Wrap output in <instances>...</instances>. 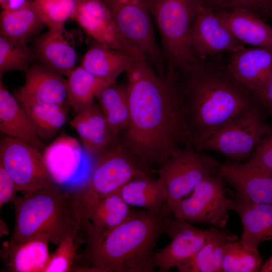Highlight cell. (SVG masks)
I'll use <instances>...</instances> for the list:
<instances>
[{
    "label": "cell",
    "mask_w": 272,
    "mask_h": 272,
    "mask_svg": "<svg viewBox=\"0 0 272 272\" xmlns=\"http://www.w3.org/2000/svg\"><path fill=\"white\" fill-rule=\"evenodd\" d=\"M129 121L118 136L146 166L159 167L181 148L192 147L182 108L171 83L146 61L126 72Z\"/></svg>",
    "instance_id": "1"
},
{
    "label": "cell",
    "mask_w": 272,
    "mask_h": 272,
    "mask_svg": "<svg viewBox=\"0 0 272 272\" xmlns=\"http://www.w3.org/2000/svg\"><path fill=\"white\" fill-rule=\"evenodd\" d=\"M164 78L177 94L194 149L235 116L261 106L231 75L223 54L198 59Z\"/></svg>",
    "instance_id": "2"
},
{
    "label": "cell",
    "mask_w": 272,
    "mask_h": 272,
    "mask_svg": "<svg viewBox=\"0 0 272 272\" xmlns=\"http://www.w3.org/2000/svg\"><path fill=\"white\" fill-rule=\"evenodd\" d=\"M173 217L167 203L156 211L132 210L126 220L108 230L87 223V247L76 258L84 265L76 271H154L157 243Z\"/></svg>",
    "instance_id": "3"
},
{
    "label": "cell",
    "mask_w": 272,
    "mask_h": 272,
    "mask_svg": "<svg viewBox=\"0 0 272 272\" xmlns=\"http://www.w3.org/2000/svg\"><path fill=\"white\" fill-rule=\"evenodd\" d=\"M16 219L10 241L21 243L44 237L58 245L81 226L72 212L71 194L57 185L46 187L15 197Z\"/></svg>",
    "instance_id": "4"
},
{
    "label": "cell",
    "mask_w": 272,
    "mask_h": 272,
    "mask_svg": "<svg viewBox=\"0 0 272 272\" xmlns=\"http://www.w3.org/2000/svg\"><path fill=\"white\" fill-rule=\"evenodd\" d=\"M156 172L144 164L118 137L97 156L85 187L71 195L74 218L82 225L88 211L96 202L131 181L154 179Z\"/></svg>",
    "instance_id": "5"
},
{
    "label": "cell",
    "mask_w": 272,
    "mask_h": 272,
    "mask_svg": "<svg viewBox=\"0 0 272 272\" xmlns=\"http://www.w3.org/2000/svg\"><path fill=\"white\" fill-rule=\"evenodd\" d=\"M201 0H147L162 43L166 72L196 62L189 37Z\"/></svg>",
    "instance_id": "6"
},
{
    "label": "cell",
    "mask_w": 272,
    "mask_h": 272,
    "mask_svg": "<svg viewBox=\"0 0 272 272\" xmlns=\"http://www.w3.org/2000/svg\"><path fill=\"white\" fill-rule=\"evenodd\" d=\"M261 106L234 117L195 150L214 151L235 162L249 158L261 140L272 131Z\"/></svg>",
    "instance_id": "7"
},
{
    "label": "cell",
    "mask_w": 272,
    "mask_h": 272,
    "mask_svg": "<svg viewBox=\"0 0 272 272\" xmlns=\"http://www.w3.org/2000/svg\"><path fill=\"white\" fill-rule=\"evenodd\" d=\"M126 39L144 55L148 64L164 78L166 64L155 36L147 0H103Z\"/></svg>",
    "instance_id": "8"
},
{
    "label": "cell",
    "mask_w": 272,
    "mask_h": 272,
    "mask_svg": "<svg viewBox=\"0 0 272 272\" xmlns=\"http://www.w3.org/2000/svg\"><path fill=\"white\" fill-rule=\"evenodd\" d=\"M224 181L218 174L205 178L190 196L167 203L172 214L190 223H204L224 228L229 219V211Z\"/></svg>",
    "instance_id": "9"
},
{
    "label": "cell",
    "mask_w": 272,
    "mask_h": 272,
    "mask_svg": "<svg viewBox=\"0 0 272 272\" xmlns=\"http://www.w3.org/2000/svg\"><path fill=\"white\" fill-rule=\"evenodd\" d=\"M220 163L192 147H185L159 167L167 192V203L187 196L205 178L217 174Z\"/></svg>",
    "instance_id": "10"
},
{
    "label": "cell",
    "mask_w": 272,
    "mask_h": 272,
    "mask_svg": "<svg viewBox=\"0 0 272 272\" xmlns=\"http://www.w3.org/2000/svg\"><path fill=\"white\" fill-rule=\"evenodd\" d=\"M0 164L13 179L18 191L24 193L56 185L41 151L22 140L8 136L1 140Z\"/></svg>",
    "instance_id": "11"
},
{
    "label": "cell",
    "mask_w": 272,
    "mask_h": 272,
    "mask_svg": "<svg viewBox=\"0 0 272 272\" xmlns=\"http://www.w3.org/2000/svg\"><path fill=\"white\" fill-rule=\"evenodd\" d=\"M71 19L92 39L137 60L147 61L121 32L103 0H76Z\"/></svg>",
    "instance_id": "12"
},
{
    "label": "cell",
    "mask_w": 272,
    "mask_h": 272,
    "mask_svg": "<svg viewBox=\"0 0 272 272\" xmlns=\"http://www.w3.org/2000/svg\"><path fill=\"white\" fill-rule=\"evenodd\" d=\"M42 154L57 186L64 191L65 188L79 186L78 192L85 187L89 180L83 172L87 158L95 157L89 154L77 139L61 135L45 147Z\"/></svg>",
    "instance_id": "13"
},
{
    "label": "cell",
    "mask_w": 272,
    "mask_h": 272,
    "mask_svg": "<svg viewBox=\"0 0 272 272\" xmlns=\"http://www.w3.org/2000/svg\"><path fill=\"white\" fill-rule=\"evenodd\" d=\"M221 231L217 228L199 229L174 216L166 232L171 241L157 252L155 266L162 271L177 268L192 258Z\"/></svg>",
    "instance_id": "14"
},
{
    "label": "cell",
    "mask_w": 272,
    "mask_h": 272,
    "mask_svg": "<svg viewBox=\"0 0 272 272\" xmlns=\"http://www.w3.org/2000/svg\"><path fill=\"white\" fill-rule=\"evenodd\" d=\"M189 41L192 52L198 59L230 54L245 47L202 2L191 28Z\"/></svg>",
    "instance_id": "15"
},
{
    "label": "cell",
    "mask_w": 272,
    "mask_h": 272,
    "mask_svg": "<svg viewBox=\"0 0 272 272\" xmlns=\"http://www.w3.org/2000/svg\"><path fill=\"white\" fill-rule=\"evenodd\" d=\"M217 174L235 189L236 200L272 204V173L234 161L220 163Z\"/></svg>",
    "instance_id": "16"
},
{
    "label": "cell",
    "mask_w": 272,
    "mask_h": 272,
    "mask_svg": "<svg viewBox=\"0 0 272 272\" xmlns=\"http://www.w3.org/2000/svg\"><path fill=\"white\" fill-rule=\"evenodd\" d=\"M229 54L226 63L233 77L254 95L260 91L272 72V49L244 47Z\"/></svg>",
    "instance_id": "17"
},
{
    "label": "cell",
    "mask_w": 272,
    "mask_h": 272,
    "mask_svg": "<svg viewBox=\"0 0 272 272\" xmlns=\"http://www.w3.org/2000/svg\"><path fill=\"white\" fill-rule=\"evenodd\" d=\"M14 95L22 104H67L66 80L41 65H32L26 71L24 85Z\"/></svg>",
    "instance_id": "18"
},
{
    "label": "cell",
    "mask_w": 272,
    "mask_h": 272,
    "mask_svg": "<svg viewBox=\"0 0 272 272\" xmlns=\"http://www.w3.org/2000/svg\"><path fill=\"white\" fill-rule=\"evenodd\" d=\"M64 27L48 29L35 41L34 51L41 65L67 77L77 67V53Z\"/></svg>",
    "instance_id": "19"
},
{
    "label": "cell",
    "mask_w": 272,
    "mask_h": 272,
    "mask_svg": "<svg viewBox=\"0 0 272 272\" xmlns=\"http://www.w3.org/2000/svg\"><path fill=\"white\" fill-rule=\"evenodd\" d=\"M229 210L238 214L243 226L239 242L246 248L258 250L260 243L272 240V204L243 202L228 199Z\"/></svg>",
    "instance_id": "20"
},
{
    "label": "cell",
    "mask_w": 272,
    "mask_h": 272,
    "mask_svg": "<svg viewBox=\"0 0 272 272\" xmlns=\"http://www.w3.org/2000/svg\"><path fill=\"white\" fill-rule=\"evenodd\" d=\"M70 125L77 131L85 149L96 158L118 137L95 102L76 114Z\"/></svg>",
    "instance_id": "21"
},
{
    "label": "cell",
    "mask_w": 272,
    "mask_h": 272,
    "mask_svg": "<svg viewBox=\"0 0 272 272\" xmlns=\"http://www.w3.org/2000/svg\"><path fill=\"white\" fill-rule=\"evenodd\" d=\"M216 14L240 42L272 49V28L257 14L246 9Z\"/></svg>",
    "instance_id": "22"
},
{
    "label": "cell",
    "mask_w": 272,
    "mask_h": 272,
    "mask_svg": "<svg viewBox=\"0 0 272 272\" xmlns=\"http://www.w3.org/2000/svg\"><path fill=\"white\" fill-rule=\"evenodd\" d=\"M49 240L37 237L21 243H3L1 257L5 267L13 272H43L49 260Z\"/></svg>",
    "instance_id": "23"
},
{
    "label": "cell",
    "mask_w": 272,
    "mask_h": 272,
    "mask_svg": "<svg viewBox=\"0 0 272 272\" xmlns=\"http://www.w3.org/2000/svg\"><path fill=\"white\" fill-rule=\"evenodd\" d=\"M139 60L91 39L81 66L89 73L111 85Z\"/></svg>",
    "instance_id": "24"
},
{
    "label": "cell",
    "mask_w": 272,
    "mask_h": 272,
    "mask_svg": "<svg viewBox=\"0 0 272 272\" xmlns=\"http://www.w3.org/2000/svg\"><path fill=\"white\" fill-rule=\"evenodd\" d=\"M0 130L7 136L25 141L40 151L45 145L34 130L20 103L0 80Z\"/></svg>",
    "instance_id": "25"
},
{
    "label": "cell",
    "mask_w": 272,
    "mask_h": 272,
    "mask_svg": "<svg viewBox=\"0 0 272 272\" xmlns=\"http://www.w3.org/2000/svg\"><path fill=\"white\" fill-rule=\"evenodd\" d=\"M45 26L33 2L28 0L15 10H2L0 15V34L9 38L26 41Z\"/></svg>",
    "instance_id": "26"
},
{
    "label": "cell",
    "mask_w": 272,
    "mask_h": 272,
    "mask_svg": "<svg viewBox=\"0 0 272 272\" xmlns=\"http://www.w3.org/2000/svg\"><path fill=\"white\" fill-rule=\"evenodd\" d=\"M96 99L111 130L118 137L126 129L129 121L127 84L109 85Z\"/></svg>",
    "instance_id": "27"
},
{
    "label": "cell",
    "mask_w": 272,
    "mask_h": 272,
    "mask_svg": "<svg viewBox=\"0 0 272 272\" xmlns=\"http://www.w3.org/2000/svg\"><path fill=\"white\" fill-rule=\"evenodd\" d=\"M118 192L129 206L148 211H159L167 203L166 188L159 177L157 179L145 178L131 181Z\"/></svg>",
    "instance_id": "28"
},
{
    "label": "cell",
    "mask_w": 272,
    "mask_h": 272,
    "mask_svg": "<svg viewBox=\"0 0 272 272\" xmlns=\"http://www.w3.org/2000/svg\"><path fill=\"white\" fill-rule=\"evenodd\" d=\"M20 104L40 139L49 140L54 138L67 121L70 106L67 104Z\"/></svg>",
    "instance_id": "29"
},
{
    "label": "cell",
    "mask_w": 272,
    "mask_h": 272,
    "mask_svg": "<svg viewBox=\"0 0 272 272\" xmlns=\"http://www.w3.org/2000/svg\"><path fill=\"white\" fill-rule=\"evenodd\" d=\"M66 85L67 104L78 114L95 102V98L109 84L80 65L67 76Z\"/></svg>",
    "instance_id": "30"
},
{
    "label": "cell",
    "mask_w": 272,
    "mask_h": 272,
    "mask_svg": "<svg viewBox=\"0 0 272 272\" xmlns=\"http://www.w3.org/2000/svg\"><path fill=\"white\" fill-rule=\"evenodd\" d=\"M132 211L117 191L104 197L93 205L86 215L83 226L89 222L96 229L108 230L126 220Z\"/></svg>",
    "instance_id": "31"
},
{
    "label": "cell",
    "mask_w": 272,
    "mask_h": 272,
    "mask_svg": "<svg viewBox=\"0 0 272 272\" xmlns=\"http://www.w3.org/2000/svg\"><path fill=\"white\" fill-rule=\"evenodd\" d=\"M238 237L228 231L221 233L207 243L192 258L178 267L180 272H222L225 247Z\"/></svg>",
    "instance_id": "32"
},
{
    "label": "cell",
    "mask_w": 272,
    "mask_h": 272,
    "mask_svg": "<svg viewBox=\"0 0 272 272\" xmlns=\"http://www.w3.org/2000/svg\"><path fill=\"white\" fill-rule=\"evenodd\" d=\"M36 59L34 50L26 41L12 39L0 34V79L9 71H27Z\"/></svg>",
    "instance_id": "33"
},
{
    "label": "cell",
    "mask_w": 272,
    "mask_h": 272,
    "mask_svg": "<svg viewBox=\"0 0 272 272\" xmlns=\"http://www.w3.org/2000/svg\"><path fill=\"white\" fill-rule=\"evenodd\" d=\"M262 265L258 250L246 248L238 240L229 241L226 245L222 272H257Z\"/></svg>",
    "instance_id": "34"
},
{
    "label": "cell",
    "mask_w": 272,
    "mask_h": 272,
    "mask_svg": "<svg viewBox=\"0 0 272 272\" xmlns=\"http://www.w3.org/2000/svg\"><path fill=\"white\" fill-rule=\"evenodd\" d=\"M44 25L48 29L64 27L71 19L76 0H32Z\"/></svg>",
    "instance_id": "35"
},
{
    "label": "cell",
    "mask_w": 272,
    "mask_h": 272,
    "mask_svg": "<svg viewBox=\"0 0 272 272\" xmlns=\"http://www.w3.org/2000/svg\"><path fill=\"white\" fill-rule=\"evenodd\" d=\"M215 13L236 9H246L262 18L270 19L272 15V0H201Z\"/></svg>",
    "instance_id": "36"
},
{
    "label": "cell",
    "mask_w": 272,
    "mask_h": 272,
    "mask_svg": "<svg viewBox=\"0 0 272 272\" xmlns=\"http://www.w3.org/2000/svg\"><path fill=\"white\" fill-rule=\"evenodd\" d=\"M76 235H69L64 237L51 255L43 272H68L72 271L73 264L77 258L75 244Z\"/></svg>",
    "instance_id": "37"
},
{
    "label": "cell",
    "mask_w": 272,
    "mask_h": 272,
    "mask_svg": "<svg viewBox=\"0 0 272 272\" xmlns=\"http://www.w3.org/2000/svg\"><path fill=\"white\" fill-rule=\"evenodd\" d=\"M246 162L272 173V131L261 140Z\"/></svg>",
    "instance_id": "38"
},
{
    "label": "cell",
    "mask_w": 272,
    "mask_h": 272,
    "mask_svg": "<svg viewBox=\"0 0 272 272\" xmlns=\"http://www.w3.org/2000/svg\"><path fill=\"white\" fill-rule=\"evenodd\" d=\"M17 185L10 174L0 164V207L13 201L18 191Z\"/></svg>",
    "instance_id": "39"
},
{
    "label": "cell",
    "mask_w": 272,
    "mask_h": 272,
    "mask_svg": "<svg viewBox=\"0 0 272 272\" xmlns=\"http://www.w3.org/2000/svg\"><path fill=\"white\" fill-rule=\"evenodd\" d=\"M254 96L265 114L272 116V72L263 88Z\"/></svg>",
    "instance_id": "40"
},
{
    "label": "cell",
    "mask_w": 272,
    "mask_h": 272,
    "mask_svg": "<svg viewBox=\"0 0 272 272\" xmlns=\"http://www.w3.org/2000/svg\"><path fill=\"white\" fill-rule=\"evenodd\" d=\"M28 0H0L2 10H11L24 6Z\"/></svg>",
    "instance_id": "41"
},
{
    "label": "cell",
    "mask_w": 272,
    "mask_h": 272,
    "mask_svg": "<svg viewBox=\"0 0 272 272\" xmlns=\"http://www.w3.org/2000/svg\"><path fill=\"white\" fill-rule=\"evenodd\" d=\"M259 271L272 272V255L263 263Z\"/></svg>",
    "instance_id": "42"
},
{
    "label": "cell",
    "mask_w": 272,
    "mask_h": 272,
    "mask_svg": "<svg viewBox=\"0 0 272 272\" xmlns=\"http://www.w3.org/2000/svg\"><path fill=\"white\" fill-rule=\"evenodd\" d=\"M8 229L7 225L1 219V236L8 234Z\"/></svg>",
    "instance_id": "43"
},
{
    "label": "cell",
    "mask_w": 272,
    "mask_h": 272,
    "mask_svg": "<svg viewBox=\"0 0 272 272\" xmlns=\"http://www.w3.org/2000/svg\"><path fill=\"white\" fill-rule=\"evenodd\" d=\"M270 20H272V15L271 16L270 18Z\"/></svg>",
    "instance_id": "44"
}]
</instances>
